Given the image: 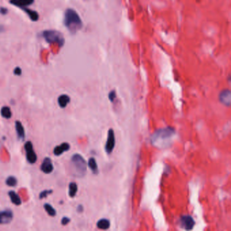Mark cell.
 <instances>
[{
    "instance_id": "1",
    "label": "cell",
    "mask_w": 231,
    "mask_h": 231,
    "mask_svg": "<svg viewBox=\"0 0 231 231\" xmlns=\"http://www.w3.org/2000/svg\"><path fill=\"white\" fill-rule=\"evenodd\" d=\"M64 24L69 32L72 34L76 33L82 28V20L75 10L68 8L65 11Z\"/></svg>"
},
{
    "instance_id": "2",
    "label": "cell",
    "mask_w": 231,
    "mask_h": 231,
    "mask_svg": "<svg viewBox=\"0 0 231 231\" xmlns=\"http://www.w3.org/2000/svg\"><path fill=\"white\" fill-rule=\"evenodd\" d=\"M74 175L78 177L85 176L87 171V163L84 158L79 154H74L71 159Z\"/></svg>"
},
{
    "instance_id": "3",
    "label": "cell",
    "mask_w": 231,
    "mask_h": 231,
    "mask_svg": "<svg viewBox=\"0 0 231 231\" xmlns=\"http://www.w3.org/2000/svg\"><path fill=\"white\" fill-rule=\"evenodd\" d=\"M42 36L48 43H57L59 47L63 46L64 36L62 33L56 30H46L43 31Z\"/></svg>"
},
{
    "instance_id": "4",
    "label": "cell",
    "mask_w": 231,
    "mask_h": 231,
    "mask_svg": "<svg viewBox=\"0 0 231 231\" xmlns=\"http://www.w3.org/2000/svg\"><path fill=\"white\" fill-rule=\"evenodd\" d=\"M174 134V130L171 127L161 129L157 131L152 138V142H156L159 140H165L171 138Z\"/></svg>"
},
{
    "instance_id": "5",
    "label": "cell",
    "mask_w": 231,
    "mask_h": 231,
    "mask_svg": "<svg viewBox=\"0 0 231 231\" xmlns=\"http://www.w3.org/2000/svg\"><path fill=\"white\" fill-rule=\"evenodd\" d=\"M24 150L26 152V158L27 161L31 164L35 163L37 160V156L34 151L33 143L31 141H27L24 144Z\"/></svg>"
},
{
    "instance_id": "6",
    "label": "cell",
    "mask_w": 231,
    "mask_h": 231,
    "mask_svg": "<svg viewBox=\"0 0 231 231\" xmlns=\"http://www.w3.org/2000/svg\"><path fill=\"white\" fill-rule=\"evenodd\" d=\"M115 145V133L113 129H110L108 132L107 141L106 142L105 151L108 154H110L113 151V150Z\"/></svg>"
},
{
    "instance_id": "7",
    "label": "cell",
    "mask_w": 231,
    "mask_h": 231,
    "mask_svg": "<svg viewBox=\"0 0 231 231\" xmlns=\"http://www.w3.org/2000/svg\"><path fill=\"white\" fill-rule=\"evenodd\" d=\"M13 212L9 209L0 211V225L10 224L13 220Z\"/></svg>"
},
{
    "instance_id": "8",
    "label": "cell",
    "mask_w": 231,
    "mask_h": 231,
    "mask_svg": "<svg viewBox=\"0 0 231 231\" xmlns=\"http://www.w3.org/2000/svg\"><path fill=\"white\" fill-rule=\"evenodd\" d=\"M180 222L182 228L188 230H192L195 224L193 218L190 216H189V215H185V216L181 217Z\"/></svg>"
},
{
    "instance_id": "9",
    "label": "cell",
    "mask_w": 231,
    "mask_h": 231,
    "mask_svg": "<svg viewBox=\"0 0 231 231\" xmlns=\"http://www.w3.org/2000/svg\"><path fill=\"white\" fill-rule=\"evenodd\" d=\"M40 169L42 172L46 174H51L54 170V165H53L52 159L50 157H45L42 161Z\"/></svg>"
},
{
    "instance_id": "10",
    "label": "cell",
    "mask_w": 231,
    "mask_h": 231,
    "mask_svg": "<svg viewBox=\"0 0 231 231\" xmlns=\"http://www.w3.org/2000/svg\"><path fill=\"white\" fill-rule=\"evenodd\" d=\"M219 100L224 105L226 106V107H230L231 104V94L230 90H223L220 94Z\"/></svg>"
},
{
    "instance_id": "11",
    "label": "cell",
    "mask_w": 231,
    "mask_h": 231,
    "mask_svg": "<svg viewBox=\"0 0 231 231\" xmlns=\"http://www.w3.org/2000/svg\"><path fill=\"white\" fill-rule=\"evenodd\" d=\"M70 148L71 146L68 142H63L61 145L57 146L54 148V154L56 156H60L63 154L64 152L68 151Z\"/></svg>"
},
{
    "instance_id": "12",
    "label": "cell",
    "mask_w": 231,
    "mask_h": 231,
    "mask_svg": "<svg viewBox=\"0 0 231 231\" xmlns=\"http://www.w3.org/2000/svg\"><path fill=\"white\" fill-rule=\"evenodd\" d=\"M15 129L18 139L23 140L25 138V130H24L23 125L20 121H15Z\"/></svg>"
},
{
    "instance_id": "13",
    "label": "cell",
    "mask_w": 231,
    "mask_h": 231,
    "mask_svg": "<svg viewBox=\"0 0 231 231\" xmlns=\"http://www.w3.org/2000/svg\"><path fill=\"white\" fill-rule=\"evenodd\" d=\"M20 8L22 10H23L24 12H25L28 16H29V18L32 21L36 22L39 20V16L36 11L31 10V9L28 8L27 7H20Z\"/></svg>"
},
{
    "instance_id": "14",
    "label": "cell",
    "mask_w": 231,
    "mask_h": 231,
    "mask_svg": "<svg viewBox=\"0 0 231 231\" xmlns=\"http://www.w3.org/2000/svg\"><path fill=\"white\" fill-rule=\"evenodd\" d=\"M10 4L14 5L18 8L27 7L34 3V0H10Z\"/></svg>"
},
{
    "instance_id": "15",
    "label": "cell",
    "mask_w": 231,
    "mask_h": 231,
    "mask_svg": "<svg viewBox=\"0 0 231 231\" xmlns=\"http://www.w3.org/2000/svg\"><path fill=\"white\" fill-rule=\"evenodd\" d=\"M71 101V98L67 94H62L59 96L58 98V104L59 107L62 108H64L69 104Z\"/></svg>"
},
{
    "instance_id": "16",
    "label": "cell",
    "mask_w": 231,
    "mask_h": 231,
    "mask_svg": "<svg viewBox=\"0 0 231 231\" xmlns=\"http://www.w3.org/2000/svg\"><path fill=\"white\" fill-rule=\"evenodd\" d=\"M8 195L10 196V201L14 205L19 206L22 204V200L19 195L15 191H14V190H10L8 192Z\"/></svg>"
},
{
    "instance_id": "17",
    "label": "cell",
    "mask_w": 231,
    "mask_h": 231,
    "mask_svg": "<svg viewBox=\"0 0 231 231\" xmlns=\"http://www.w3.org/2000/svg\"><path fill=\"white\" fill-rule=\"evenodd\" d=\"M0 113H1L2 117L3 118L6 119H9L12 116V113L10 108L9 107H6V106H4V107H3L1 108Z\"/></svg>"
},
{
    "instance_id": "18",
    "label": "cell",
    "mask_w": 231,
    "mask_h": 231,
    "mask_svg": "<svg viewBox=\"0 0 231 231\" xmlns=\"http://www.w3.org/2000/svg\"><path fill=\"white\" fill-rule=\"evenodd\" d=\"M77 185L75 182H71L68 185V195L70 197L73 198L76 196L77 193Z\"/></svg>"
},
{
    "instance_id": "19",
    "label": "cell",
    "mask_w": 231,
    "mask_h": 231,
    "mask_svg": "<svg viewBox=\"0 0 231 231\" xmlns=\"http://www.w3.org/2000/svg\"><path fill=\"white\" fill-rule=\"evenodd\" d=\"M87 165H88V167L90 168V170L92 171V172L94 174H98V165L96 163V159L93 157H91L89 159L88 163H87Z\"/></svg>"
},
{
    "instance_id": "20",
    "label": "cell",
    "mask_w": 231,
    "mask_h": 231,
    "mask_svg": "<svg viewBox=\"0 0 231 231\" xmlns=\"http://www.w3.org/2000/svg\"><path fill=\"white\" fill-rule=\"evenodd\" d=\"M97 227L100 229L107 230L110 227V221L107 219H101L97 222Z\"/></svg>"
},
{
    "instance_id": "21",
    "label": "cell",
    "mask_w": 231,
    "mask_h": 231,
    "mask_svg": "<svg viewBox=\"0 0 231 231\" xmlns=\"http://www.w3.org/2000/svg\"><path fill=\"white\" fill-rule=\"evenodd\" d=\"M43 207H44L47 214H48L50 216H56V215H57V211H56L55 209L50 204H45L44 205H43Z\"/></svg>"
},
{
    "instance_id": "22",
    "label": "cell",
    "mask_w": 231,
    "mask_h": 231,
    "mask_svg": "<svg viewBox=\"0 0 231 231\" xmlns=\"http://www.w3.org/2000/svg\"><path fill=\"white\" fill-rule=\"evenodd\" d=\"M18 180L16 178V177L13 176H10L7 178V179L6 180V184L8 186L10 187H14L17 185Z\"/></svg>"
},
{
    "instance_id": "23",
    "label": "cell",
    "mask_w": 231,
    "mask_h": 231,
    "mask_svg": "<svg viewBox=\"0 0 231 231\" xmlns=\"http://www.w3.org/2000/svg\"><path fill=\"white\" fill-rule=\"evenodd\" d=\"M53 193V190L52 189H49V190H43V191L39 193V197L40 199H43L46 197H47L49 195H51Z\"/></svg>"
},
{
    "instance_id": "24",
    "label": "cell",
    "mask_w": 231,
    "mask_h": 231,
    "mask_svg": "<svg viewBox=\"0 0 231 231\" xmlns=\"http://www.w3.org/2000/svg\"><path fill=\"white\" fill-rule=\"evenodd\" d=\"M70 222H71V219H70V218L65 216V217H63V218H62V220H61V224H62V225L66 226V225H67V224H68V223Z\"/></svg>"
},
{
    "instance_id": "25",
    "label": "cell",
    "mask_w": 231,
    "mask_h": 231,
    "mask_svg": "<svg viewBox=\"0 0 231 231\" xmlns=\"http://www.w3.org/2000/svg\"><path fill=\"white\" fill-rule=\"evenodd\" d=\"M115 98H116V93H115L114 90H113V91H111L110 93H109L108 98L111 101V102H113Z\"/></svg>"
},
{
    "instance_id": "26",
    "label": "cell",
    "mask_w": 231,
    "mask_h": 231,
    "mask_svg": "<svg viewBox=\"0 0 231 231\" xmlns=\"http://www.w3.org/2000/svg\"><path fill=\"white\" fill-rule=\"evenodd\" d=\"M14 74L15 75L17 76H20L22 75V70L21 68L19 67H16L14 70Z\"/></svg>"
},
{
    "instance_id": "27",
    "label": "cell",
    "mask_w": 231,
    "mask_h": 231,
    "mask_svg": "<svg viewBox=\"0 0 231 231\" xmlns=\"http://www.w3.org/2000/svg\"><path fill=\"white\" fill-rule=\"evenodd\" d=\"M8 13V9L6 8L1 7L0 8V14L2 15H6Z\"/></svg>"
},
{
    "instance_id": "28",
    "label": "cell",
    "mask_w": 231,
    "mask_h": 231,
    "mask_svg": "<svg viewBox=\"0 0 231 231\" xmlns=\"http://www.w3.org/2000/svg\"><path fill=\"white\" fill-rule=\"evenodd\" d=\"M83 210V206L82 205H78V207L77 208V211L78 212H79V213H81V212H82Z\"/></svg>"
}]
</instances>
